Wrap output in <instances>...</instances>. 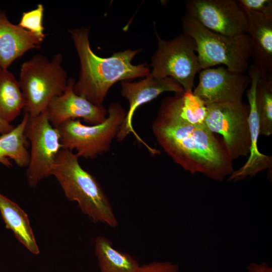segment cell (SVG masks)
Masks as SVG:
<instances>
[{"instance_id": "obj_1", "label": "cell", "mask_w": 272, "mask_h": 272, "mask_svg": "<svg viewBox=\"0 0 272 272\" xmlns=\"http://www.w3.org/2000/svg\"><path fill=\"white\" fill-rule=\"evenodd\" d=\"M152 129L159 145L184 170L223 181L233 172L223 139L206 126L189 124L158 112Z\"/></svg>"}, {"instance_id": "obj_2", "label": "cell", "mask_w": 272, "mask_h": 272, "mask_svg": "<svg viewBox=\"0 0 272 272\" xmlns=\"http://www.w3.org/2000/svg\"><path fill=\"white\" fill-rule=\"evenodd\" d=\"M90 32V28L85 26L69 30L80 62L79 79L74 84V91L92 103L102 105L114 84L145 77L150 69L146 63H132L140 49L114 52L108 57L98 56L91 48Z\"/></svg>"}, {"instance_id": "obj_3", "label": "cell", "mask_w": 272, "mask_h": 272, "mask_svg": "<svg viewBox=\"0 0 272 272\" xmlns=\"http://www.w3.org/2000/svg\"><path fill=\"white\" fill-rule=\"evenodd\" d=\"M73 151L62 149L51 172L66 197L75 201L81 212L95 223L111 227L118 225L110 201L96 178L85 170Z\"/></svg>"}, {"instance_id": "obj_4", "label": "cell", "mask_w": 272, "mask_h": 272, "mask_svg": "<svg viewBox=\"0 0 272 272\" xmlns=\"http://www.w3.org/2000/svg\"><path fill=\"white\" fill-rule=\"evenodd\" d=\"M182 30L195 43L201 70L223 64L232 72L245 73L247 71L252 56L248 34L228 36L217 33L186 14L182 18Z\"/></svg>"}, {"instance_id": "obj_5", "label": "cell", "mask_w": 272, "mask_h": 272, "mask_svg": "<svg viewBox=\"0 0 272 272\" xmlns=\"http://www.w3.org/2000/svg\"><path fill=\"white\" fill-rule=\"evenodd\" d=\"M62 60L60 53L51 60L37 54L22 64L19 82L25 100L24 110L29 116L45 112L51 101L65 90L69 79Z\"/></svg>"}, {"instance_id": "obj_6", "label": "cell", "mask_w": 272, "mask_h": 272, "mask_svg": "<svg viewBox=\"0 0 272 272\" xmlns=\"http://www.w3.org/2000/svg\"><path fill=\"white\" fill-rule=\"evenodd\" d=\"M126 115L121 105L114 102L109 105L107 117L100 123L86 125L78 119L66 121L57 127L62 149L76 150L79 157L87 159L108 152Z\"/></svg>"}, {"instance_id": "obj_7", "label": "cell", "mask_w": 272, "mask_h": 272, "mask_svg": "<svg viewBox=\"0 0 272 272\" xmlns=\"http://www.w3.org/2000/svg\"><path fill=\"white\" fill-rule=\"evenodd\" d=\"M156 34L157 48L151 58L150 73L156 78H171L184 92H192L195 75L201 71L194 40L184 33L169 40Z\"/></svg>"}, {"instance_id": "obj_8", "label": "cell", "mask_w": 272, "mask_h": 272, "mask_svg": "<svg viewBox=\"0 0 272 272\" xmlns=\"http://www.w3.org/2000/svg\"><path fill=\"white\" fill-rule=\"evenodd\" d=\"M249 107L243 102L206 105L205 125L213 133L222 136L233 161L250 153Z\"/></svg>"}, {"instance_id": "obj_9", "label": "cell", "mask_w": 272, "mask_h": 272, "mask_svg": "<svg viewBox=\"0 0 272 272\" xmlns=\"http://www.w3.org/2000/svg\"><path fill=\"white\" fill-rule=\"evenodd\" d=\"M25 133L31 147L26 177L29 186L35 188L51 176L57 156L62 149L60 135L57 128L49 122L46 111L36 116L29 115Z\"/></svg>"}, {"instance_id": "obj_10", "label": "cell", "mask_w": 272, "mask_h": 272, "mask_svg": "<svg viewBox=\"0 0 272 272\" xmlns=\"http://www.w3.org/2000/svg\"><path fill=\"white\" fill-rule=\"evenodd\" d=\"M186 13L208 30L228 36L247 34L245 11L235 0H187Z\"/></svg>"}, {"instance_id": "obj_11", "label": "cell", "mask_w": 272, "mask_h": 272, "mask_svg": "<svg viewBox=\"0 0 272 272\" xmlns=\"http://www.w3.org/2000/svg\"><path fill=\"white\" fill-rule=\"evenodd\" d=\"M121 95L128 100L129 107L116 139L119 142L122 141L132 133L152 155L159 154V150L147 145L134 129L132 126L134 113L139 107L154 100L161 94L166 92L181 93L184 92L183 88L171 78H156L150 73L138 82L121 81Z\"/></svg>"}, {"instance_id": "obj_12", "label": "cell", "mask_w": 272, "mask_h": 272, "mask_svg": "<svg viewBox=\"0 0 272 272\" xmlns=\"http://www.w3.org/2000/svg\"><path fill=\"white\" fill-rule=\"evenodd\" d=\"M245 73L230 71L223 66L209 67L199 72V81L192 92L206 105L221 103L242 102L243 95L250 84Z\"/></svg>"}, {"instance_id": "obj_13", "label": "cell", "mask_w": 272, "mask_h": 272, "mask_svg": "<svg viewBox=\"0 0 272 272\" xmlns=\"http://www.w3.org/2000/svg\"><path fill=\"white\" fill-rule=\"evenodd\" d=\"M75 82L74 79H69L64 92L54 98L47 108L48 119L55 127L70 119L82 118L89 125H94L107 117V110L102 104H94L74 92Z\"/></svg>"}, {"instance_id": "obj_14", "label": "cell", "mask_w": 272, "mask_h": 272, "mask_svg": "<svg viewBox=\"0 0 272 272\" xmlns=\"http://www.w3.org/2000/svg\"><path fill=\"white\" fill-rule=\"evenodd\" d=\"M248 75L251 80L250 88L247 90L246 93L249 107L248 121L251 140L250 153L245 163L238 169L234 170L228 177V180L233 182L242 180L247 177H252L262 171L271 168L272 165V157L261 153L257 146L259 126L255 104V94L257 84L260 78V75L253 64L249 66Z\"/></svg>"}, {"instance_id": "obj_15", "label": "cell", "mask_w": 272, "mask_h": 272, "mask_svg": "<svg viewBox=\"0 0 272 272\" xmlns=\"http://www.w3.org/2000/svg\"><path fill=\"white\" fill-rule=\"evenodd\" d=\"M43 40L18 25L12 23L0 9V68L8 70L26 52L41 47Z\"/></svg>"}, {"instance_id": "obj_16", "label": "cell", "mask_w": 272, "mask_h": 272, "mask_svg": "<svg viewBox=\"0 0 272 272\" xmlns=\"http://www.w3.org/2000/svg\"><path fill=\"white\" fill-rule=\"evenodd\" d=\"M248 21L252 64L260 78L272 79V18L260 17L245 11Z\"/></svg>"}, {"instance_id": "obj_17", "label": "cell", "mask_w": 272, "mask_h": 272, "mask_svg": "<svg viewBox=\"0 0 272 272\" xmlns=\"http://www.w3.org/2000/svg\"><path fill=\"white\" fill-rule=\"evenodd\" d=\"M0 214L6 228L31 253L38 255L40 250L27 214L15 201L0 192Z\"/></svg>"}, {"instance_id": "obj_18", "label": "cell", "mask_w": 272, "mask_h": 272, "mask_svg": "<svg viewBox=\"0 0 272 272\" xmlns=\"http://www.w3.org/2000/svg\"><path fill=\"white\" fill-rule=\"evenodd\" d=\"M158 112L191 124L205 125L206 105L192 92L176 93L164 98Z\"/></svg>"}, {"instance_id": "obj_19", "label": "cell", "mask_w": 272, "mask_h": 272, "mask_svg": "<svg viewBox=\"0 0 272 272\" xmlns=\"http://www.w3.org/2000/svg\"><path fill=\"white\" fill-rule=\"evenodd\" d=\"M29 114L25 112L20 123L10 131L0 135V163L9 167L12 160L20 167H27L30 154L26 147L27 139L25 133Z\"/></svg>"}, {"instance_id": "obj_20", "label": "cell", "mask_w": 272, "mask_h": 272, "mask_svg": "<svg viewBox=\"0 0 272 272\" xmlns=\"http://www.w3.org/2000/svg\"><path fill=\"white\" fill-rule=\"evenodd\" d=\"M94 247L100 272H137L140 265L131 255L115 248L105 237H97Z\"/></svg>"}, {"instance_id": "obj_21", "label": "cell", "mask_w": 272, "mask_h": 272, "mask_svg": "<svg viewBox=\"0 0 272 272\" xmlns=\"http://www.w3.org/2000/svg\"><path fill=\"white\" fill-rule=\"evenodd\" d=\"M25 107L19 81L8 70L0 68V119L10 123Z\"/></svg>"}, {"instance_id": "obj_22", "label": "cell", "mask_w": 272, "mask_h": 272, "mask_svg": "<svg viewBox=\"0 0 272 272\" xmlns=\"http://www.w3.org/2000/svg\"><path fill=\"white\" fill-rule=\"evenodd\" d=\"M255 104L258 114L259 134H272V79L259 78L258 81Z\"/></svg>"}, {"instance_id": "obj_23", "label": "cell", "mask_w": 272, "mask_h": 272, "mask_svg": "<svg viewBox=\"0 0 272 272\" xmlns=\"http://www.w3.org/2000/svg\"><path fill=\"white\" fill-rule=\"evenodd\" d=\"M44 9L39 4L31 11L23 12L18 25L44 40L45 35L43 25Z\"/></svg>"}, {"instance_id": "obj_24", "label": "cell", "mask_w": 272, "mask_h": 272, "mask_svg": "<svg viewBox=\"0 0 272 272\" xmlns=\"http://www.w3.org/2000/svg\"><path fill=\"white\" fill-rule=\"evenodd\" d=\"M237 1L246 12L262 17L272 18L271 0H237Z\"/></svg>"}, {"instance_id": "obj_25", "label": "cell", "mask_w": 272, "mask_h": 272, "mask_svg": "<svg viewBox=\"0 0 272 272\" xmlns=\"http://www.w3.org/2000/svg\"><path fill=\"white\" fill-rule=\"evenodd\" d=\"M177 264L169 261H155L140 265L137 272H178Z\"/></svg>"}, {"instance_id": "obj_26", "label": "cell", "mask_w": 272, "mask_h": 272, "mask_svg": "<svg viewBox=\"0 0 272 272\" xmlns=\"http://www.w3.org/2000/svg\"><path fill=\"white\" fill-rule=\"evenodd\" d=\"M247 272H272V268L266 262H251L247 266Z\"/></svg>"}, {"instance_id": "obj_27", "label": "cell", "mask_w": 272, "mask_h": 272, "mask_svg": "<svg viewBox=\"0 0 272 272\" xmlns=\"http://www.w3.org/2000/svg\"><path fill=\"white\" fill-rule=\"evenodd\" d=\"M14 128V126L11 124L6 122L0 119V135L6 133Z\"/></svg>"}]
</instances>
